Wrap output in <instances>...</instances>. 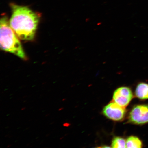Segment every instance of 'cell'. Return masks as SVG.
Here are the masks:
<instances>
[{
	"label": "cell",
	"mask_w": 148,
	"mask_h": 148,
	"mask_svg": "<svg viewBox=\"0 0 148 148\" xmlns=\"http://www.w3.org/2000/svg\"><path fill=\"white\" fill-rule=\"evenodd\" d=\"M63 125L64 127H68L70 125V124L67 123H64Z\"/></svg>",
	"instance_id": "obj_9"
},
{
	"label": "cell",
	"mask_w": 148,
	"mask_h": 148,
	"mask_svg": "<svg viewBox=\"0 0 148 148\" xmlns=\"http://www.w3.org/2000/svg\"><path fill=\"white\" fill-rule=\"evenodd\" d=\"M54 123V122H53V123H51V125L53 124V123Z\"/></svg>",
	"instance_id": "obj_17"
},
{
	"label": "cell",
	"mask_w": 148,
	"mask_h": 148,
	"mask_svg": "<svg viewBox=\"0 0 148 148\" xmlns=\"http://www.w3.org/2000/svg\"><path fill=\"white\" fill-rule=\"evenodd\" d=\"M111 145L112 148H126V141L123 138L116 137L113 139Z\"/></svg>",
	"instance_id": "obj_8"
},
{
	"label": "cell",
	"mask_w": 148,
	"mask_h": 148,
	"mask_svg": "<svg viewBox=\"0 0 148 148\" xmlns=\"http://www.w3.org/2000/svg\"><path fill=\"white\" fill-rule=\"evenodd\" d=\"M103 114L109 119L114 121H120L123 119L126 113L125 107L112 102L105 106L103 110Z\"/></svg>",
	"instance_id": "obj_4"
},
{
	"label": "cell",
	"mask_w": 148,
	"mask_h": 148,
	"mask_svg": "<svg viewBox=\"0 0 148 148\" xmlns=\"http://www.w3.org/2000/svg\"><path fill=\"white\" fill-rule=\"evenodd\" d=\"M49 134H47L46 135V137H47V136H49Z\"/></svg>",
	"instance_id": "obj_16"
},
{
	"label": "cell",
	"mask_w": 148,
	"mask_h": 148,
	"mask_svg": "<svg viewBox=\"0 0 148 148\" xmlns=\"http://www.w3.org/2000/svg\"><path fill=\"white\" fill-rule=\"evenodd\" d=\"M64 107H61V108L59 109L58 111H60L64 110Z\"/></svg>",
	"instance_id": "obj_10"
},
{
	"label": "cell",
	"mask_w": 148,
	"mask_h": 148,
	"mask_svg": "<svg viewBox=\"0 0 148 148\" xmlns=\"http://www.w3.org/2000/svg\"><path fill=\"white\" fill-rule=\"evenodd\" d=\"M66 99H62V101H64L65 100H66Z\"/></svg>",
	"instance_id": "obj_15"
},
{
	"label": "cell",
	"mask_w": 148,
	"mask_h": 148,
	"mask_svg": "<svg viewBox=\"0 0 148 148\" xmlns=\"http://www.w3.org/2000/svg\"><path fill=\"white\" fill-rule=\"evenodd\" d=\"M0 34V44L2 50L12 53L23 60H27L21 42L11 27L6 16L1 18Z\"/></svg>",
	"instance_id": "obj_2"
},
{
	"label": "cell",
	"mask_w": 148,
	"mask_h": 148,
	"mask_svg": "<svg viewBox=\"0 0 148 148\" xmlns=\"http://www.w3.org/2000/svg\"><path fill=\"white\" fill-rule=\"evenodd\" d=\"M135 94L140 99H148V84L145 83H139L136 87Z\"/></svg>",
	"instance_id": "obj_6"
},
{
	"label": "cell",
	"mask_w": 148,
	"mask_h": 148,
	"mask_svg": "<svg viewBox=\"0 0 148 148\" xmlns=\"http://www.w3.org/2000/svg\"><path fill=\"white\" fill-rule=\"evenodd\" d=\"M64 138V137L63 136H62V137L60 138V140H62V139H63Z\"/></svg>",
	"instance_id": "obj_13"
},
{
	"label": "cell",
	"mask_w": 148,
	"mask_h": 148,
	"mask_svg": "<svg viewBox=\"0 0 148 148\" xmlns=\"http://www.w3.org/2000/svg\"><path fill=\"white\" fill-rule=\"evenodd\" d=\"M25 97H23V98H25Z\"/></svg>",
	"instance_id": "obj_18"
},
{
	"label": "cell",
	"mask_w": 148,
	"mask_h": 148,
	"mask_svg": "<svg viewBox=\"0 0 148 148\" xmlns=\"http://www.w3.org/2000/svg\"><path fill=\"white\" fill-rule=\"evenodd\" d=\"M49 114H46V115L45 116L46 117V116H49Z\"/></svg>",
	"instance_id": "obj_14"
},
{
	"label": "cell",
	"mask_w": 148,
	"mask_h": 148,
	"mask_svg": "<svg viewBox=\"0 0 148 148\" xmlns=\"http://www.w3.org/2000/svg\"><path fill=\"white\" fill-rule=\"evenodd\" d=\"M142 143L137 137L131 136L129 137L126 140L127 148H141Z\"/></svg>",
	"instance_id": "obj_7"
},
{
	"label": "cell",
	"mask_w": 148,
	"mask_h": 148,
	"mask_svg": "<svg viewBox=\"0 0 148 148\" xmlns=\"http://www.w3.org/2000/svg\"><path fill=\"white\" fill-rule=\"evenodd\" d=\"M25 109H26V107H23V108H22L21 109V110H25Z\"/></svg>",
	"instance_id": "obj_11"
},
{
	"label": "cell",
	"mask_w": 148,
	"mask_h": 148,
	"mask_svg": "<svg viewBox=\"0 0 148 148\" xmlns=\"http://www.w3.org/2000/svg\"><path fill=\"white\" fill-rule=\"evenodd\" d=\"M133 98V94L130 88L122 87L114 92L113 99L114 102L122 107H126Z\"/></svg>",
	"instance_id": "obj_5"
},
{
	"label": "cell",
	"mask_w": 148,
	"mask_h": 148,
	"mask_svg": "<svg viewBox=\"0 0 148 148\" xmlns=\"http://www.w3.org/2000/svg\"><path fill=\"white\" fill-rule=\"evenodd\" d=\"M12 14L9 23L20 40H31L34 39L40 16L27 6L11 3Z\"/></svg>",
	"instance_id": "obj_1"
},
{
	"label": "cell",
	"mask_w": 148,
	"mask_h": 148,
	"mask_svg": "<svg viewBox=\"0 0 148 148\" xmlns=\"http://www.w3.org/2000/svg\"><path fill=\"white\" fill-rule=\"evenodd\" d=\"M130 123L137 125L148 123V105H137L133 107L129 116Z\"/></svg>",
	"instance_id": "obj_3"
},
{
	"label": "cell",
	"mask_w": 148,
	"mask_h": 148,
	"mask_svg": "<svg viewBox=\"0 0 148 148\" xmlns=\"http://www.w3.org/2000/svg\"><path fill=\"white\" fill-rule=\"evenodd\" d=\"M12 145H11V144H10V145H9L8 146H7V147L9 148V147H10L12 146Z\"/></svg>",
	"instance_id": "obj_12"
}]
</instances>
